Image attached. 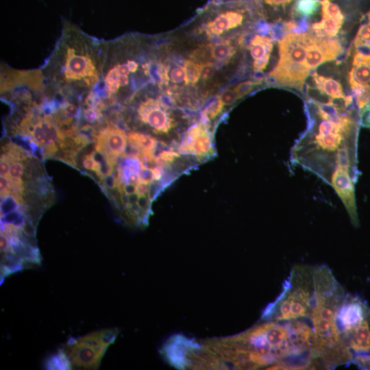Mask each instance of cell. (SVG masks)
<instances>
[{
	"instance_id": "16",
	"label": "cell",
	"mask_w": 370,
	"mask_h": 370,
	"mask_svg": "<svg viewBox=\"0 0 370 370\" xmlns=\"http://www.w3.org/2000/svg\"><path fill=\"white\" fill-rule=\"evenodd\" d=\"M343 337L353 356L356 354H370L369 307L367 308L363 319L353 328L345 332Z\"/></svg>"
},
{
	"instance_id": "9",
	"label": "cell",
	"mask_w": 370,
	"mask_h": 370,
	"mask_svg": "<svg viewBox=\"0 0 370 370\" xmlns=\"http://www.w3.org/2000/svg\"><path fill=\"white\" fill-rule=\"evenodd\" d=\"M211 127L200 121L193 124L180 136L175 148L197 164L213 158L216 149Z\"/></svg>"
},
{
	"instance_id": "1",
	"label": "cell",
	"mask_w": 370,
	"mask_h": 370,
	"mask_svg": "<svg viewBox=\"0 0 370 370\" xmlns=\"http://www.w3.org/2000/svg\"><path fill=\"white\" fill-rule=\"evenodd\" d=\"M262 321L239 334L201 343L236 369H317L311 325L304 319Z\"/></svg>"
},
{
	"instance_id": "32",
	"label": "cell",
	"mask_w": 370,
	"mask_h": 370,
	"mask_svg": "<svg viewBox=\"0 0 370 370\" xmlns=\"http://www.w3.org/2000/svg\"><path fill=\"white\" fill-rule=\"evenodd\" d=\"M84 119L89 123L101 121L103 119L102 112L93 107H86L83 111Z\"/></svg>"
},
{
	"instance_id": "41",
	"label": "cell",
	"mask_w": 370,
	"mask_h": 370,
	"mask_svg": "<svg viewBox=\"0 0 370 370\" xmlns=\"http://www.w3.org/2000/svg\"><path fill=\"white\" fill-rule=\"evenodd\" d=\"M264 3L271 6H284L293 0H262Z\"/></svg>"
},
{
	"instance_id": "14",
	"label": "cell",
	"mask_w": 370,
	"mask_h": 370,
	"mask_svg": "<svg viewBox=\"0 0 370 370\" xmlns=\"http://www.w3.org/2000/svg\"><path fill=\"white\" fill-rule=\"evenodd\" d=\"M343 51L338 40L312 35L307 47L306 65L309 70L315 69L322 63L336 59Z\"/></svg>"
},
{
	"instance_id": "42",
	"label": "cell",
	"mask_w": 370,
	"mask_h": 370,
	"mask_svg": "<svg viewBox=\"0 0 370 370\" xmlns=\"http://www.w3.org/2000/svg\"><path fill=\"white\" fill-rule=\"evenodd\" d=\"M129 66L131 73H135L139 67V64L137 61L132 59H128L125 61Z\"/></svg>"
},
{
	"instance_id": "30",
	"label": "cell",
	"mask_w": 370,
	"mask_h": 370,
	"mask_svg": "<svg viewBox=\"0 0 370 370\" xmlns=\"http://www.w3.org/2000/svg\"><path fill=\"white\" fill-rule=\"evenodd\" d=\"M24 164L21 161H14L10 164L8 175L7 177L11 181L23 183L22 181V176L24 173Z\"/></svg>"
},
{
	"instance_id": "25",
	"label": "cell",
	"mask_w": 370,
	"mask_h": 370,
	"mask_svg": "<svg viewBox=\"0 0 370 370\" xmlns=\"http://www.w3.org/2000/svg\"><path fill=\"white\" fill-rule=\"evenodd\" d=\"M319 4V0H297L294 10L299 16L308 17L317 11Z\"/></svg>"
},
{
	"instance_id": "40",
	"label": "cell",
	"mask_w": 370,
	"mask_h": 370,
	"mask_svg": "<svg viewBox=\"0 0 370 370\" xmlns=\"http://www.w3.org/2000/svg\"><path fill=\"white\" fill-rule=\"evenodd\" d=\"M256 29L261 36H265L270 34L271 25L267 23L261 22L257 25Z\"/></svg>"
},
{
	"instance_id": "39",
	"label": "cell",
	"mask_w": 370,
	"mask_h": 370,
	"mask_svg": "<svg viewBox=\"0 0 370 370\" xmlns=\"http://www.w3.org/2000/svg\"><path fill=\"white\" fill-rule=\"evenodd\" d=\"M101 183L107 188H115L116 187V175L113 171L111 174L106 176Z\"/></svg>"
},
{
	"instance_id": "29",
	"label": "cell",
	"mask_w": 370,
	"mask_h": 370,
	"mask_svg": "<svg viewBox=\"0 0 370 370\" xmlns=\"http://www.w3.org/2000/svg\"><path fill=\"white\" fill-rule=\"evenodd\" d=\"M169 77L171 82L175 85H177L186 81V73L183 65L175 63L171 70L169 67Z\"/></svg>"
},
{
	"instance_id": "5",
	"label": "cell",
	"mask_w": 370,
	"mask_h": 370,
	"mask_svg": "<svg viewBox=\"0 0 370 370\" xmlns=\"http://www.w3.org/2000/svg\"><path fill=\"white\" fill-rule=\"evenodd\" d=\"M312 34L290 33L278 40L279 61L269 73V81L301 90L310 71L306 56Z\"/></svg>"
},
{
	"instance_id": "3",
	"label": "cell",
	"mask_w": 370,
	"mask_h": 370,
	"mask_svg": "<svg viewBox=\"0 0 370 370\" xmlns=\"http://www.w3.org/2000/svg\"><path fill=\"white\" fill-rule=\"evenodd\" d=\"M314 300L309 319L314 333V351L323 369L352 362L353 354L341 334L338 308L346 295L325 264L314 268Z\"/></svg>"
},
{
	"instance_id": "34",
	"label": "cell",
	"mask_w": 370,
	"mask_h": 370,
	"mask_svg": "<svg viewBox=\"0 0 370 370\" xmlns=\"http://www.w3.org/2000/svg\"><path fill=\"white\" fill-rule=\"evenodd\" d=\"M215 65L211 62L201 64V77L204 80L211 79L215 73Z\"/></svg>"
},
{
	"instance_id": "11",
	"label": "cell",
	"mask_w": 370,
	"mask_h": 370,
	"mask_svg": "<svg viewBox=\"0 0 370 370\" xmlns=\"http://www.w3.org/2000/svg\"><path fill=\"white\" fill-rule=\"evenodd\" d=\"M219 10L214 18L201 25V29L205 31L208 37L214 41L218 40L219 35L224 31L240 26L244 20L245 11L237 8L241 6L239 1H229L217 3Z\"/></svg>"
},
{
	"instance_id": "19",
	"label": "cell",
	"mask_w": 370,
	"mask_h": 370,
	"mask_svg": "<svg viewBox=\"0 0 370 370\" xmlns=\"http://www.w3.org/2000/svg\"><path fill=\"white\" fill-rule=\"evenodd\" d=\"M312 76L316 88L321 93L329 96L331 99H341L345 104L347 95L344 94L342 86L338 81L329 77L320 75L316 72H314Z\"/></svg>"
},
{
	"instance_id": "10",
	"label": "cell",
	"mask_w": 370,
	"mask_h": 370,
	"mask_svg": "<svg viewBox=\"0 0 370 370\" xmlns=\"http://www.w3.org/2000/svg\"><path fill=\"white\" fill-rule=\"evenodd\" d=\"M349 83L360 113L370 102V54L355 50Z\"/></svg>"
},
{
	"instance_id": "6",
	"label": "cell",
	"mask_w": 370,
	"mask_h": 370,
	"mask_svg": "<svg viewBox=\"0 0 370 370\" xmlns=\"http://www.w3.org/2000/svg\"><path fill=\"white\" fill-rule=\"evenodd\" d=\"M160 353L172 367L179 369H227L229 367L202 343L182 334L171 336Z\"/></svg>"
},
{
	"instance_id": "20",
	"label": "cell",
	"mask_w": 370,
	"mask_h": 370,
	"mask_svg": "<svg viewBox=\"0 0 370 370\" xmlns=\"http://www.w3.org/2000/svg\"><path fill=\"white\" fill-rule=\"evenodd\" d=\"M344 20L322 16L319 22L312 25V29L318 37L335 36L341 29Z\"/></svg>"
},
{
	"instance_id": "4",
	"label": "cell",
	"mask_w": 370,
	"mask_h": 370,
	"mask_svg": "<svg viewBox=\"0 0 370 370\" xmlns=\"http://www.w3.org/2000/svg\"><path fill=\"white\" fill-rule=\"evenodd\" d=\"M314 268L308 264H295L284 281L281 293L263 310L261 320L309 319L314 300Z\"/></svg>"
},
{
	"instance_id": "26",
	"label": "cell",
	"mask_w": 370,
	"mask_h": 370,
	"mask_svg": "<svg viewBox=\"0 0 370 370\" xmlns=\"http://www.w3.org/2000/svg\"><path fill=\"white\" fill-rule=\"evenodd\" d=\"M321 5L322 16L344 20L345 17L337 4L330 0H322Z\"/></svg>"
},
{
	"instance_id": "7",
	"label": "cell",
	"mask_w": 370,
	"mask_h": 370,
	"mask_svg": "<svg viewBox=\"0 0 370 370\" xmlns=\"http://www.w3.org/2000/svg\"><path fill=\"white\" fill-rule=\"evenodd\" d=\"M118 333L117 328L95 330L82 336L69 339L61 349L72 369H97Z\"/></svg>"
},
{
	"instance_id": "27",
	"label": "cell",
	"mask_w": 370,
	"mask_h": 370,
	"mask_svg": "<svg viewBox=\"0 0 370 370\" xmlns=\"http://www.w3.org/2000/svg\"><path fill=\"white\" fill-rule=\"evenodd\" d=\"M211 47L212 44L201 45L191 51L189 56L193 61L199 64L209 62L212 58Z\"/></svg>"
},
{
	"instance_id": "15",
	"label": "cell",
	"mask_w": 370,
	"mask_h": 370,
	"mask_svg": "<svg viewBox=\"0 0 370 370\" xmlns=\"http://www.w3.org/2000/svg\"><path fill=\"white\" fill-rule=\"evenodd\" d=\"M368 307L360 297L346 293L337 313V323L343 336L363 319Z\"/></svg>"
},
{
	"instance_id": "35",
	"label": "cell",
	"mask_w": 370,
	"mask_h": 370,
	"mask_svg": "<svg viewBox=\"0 0 370 370\" xmlns=\"http://www.w3.org/2000/svg\"><path fill=\"white\" fill-rule=\"evenodd\" d=\"M359 118L360 125L370 129V102L359 113Z\"/></svg>"
},
{
	"instance_id": "13",
	"label": "cell",
	"mask_w": 370,
	"mask_h": 370,
	"mask_svg": "<svg viewBox=\"0 0 370 370\" xmlns=\"http://www.w3.org/2000/svg\"><path fill=\"white\" fill-rule=\"evenodd\" d=\"M351 168L336 166L329 180L334 190L342 201L352 225L357 227L359 219L356 203L354 180L351 175Z\"/></svg>"
},
{
	"instance_id": "23",
	"label": "cell",
	"mask_w": 370,
	"mask_h": 370,
	"mask_svg": "<svg viewBox=\"0 0 370 370\" xmlns=\"http://www.w3.org/2000/svg\"><path fill=\"white\" fill-rule=\"evenodd\" d=\"M47 369H71V365L62 349L50 356L45 362Z\"/></svg>"
},
{
	"instance_id": "12",
	"label": "cell",
	"mask_w": 370,
	"mask_h": 370,
	"mask_svg": "<svg viewBox=\"0 0 370 370\" xmlns=\"http://www.w3.org/2000/svg\"><path fill=\"white\" fill-rule=\"evenodd\" d=\"M97 131L95 139V150L102 153L113 165H115L127 145L125 130L116 124L107 121Z\"/></svg>"
},
{
	"instance_id": "28",
	"label": "cell",
	"mask_w": 370,
	"mask_h": 370,
	"mask_svg": "<svg viewBox=\"0 0 370 370\" xmlns=\"http://www.w3.org/2000/svg\"><path fill=\"white\" fill-rule=\"evenodd\" d=\"M21 205L23 204H21L16 198L11 194L5 197H1V216L18 209Z\"/></svg>"
},
{
	"instance_id": "24",
	"label": "cell",
	"mask_w": 370,
	"mask_h": 370,
	"mask_svg": "<svg viewBox=\"0 0 370 370\" xmlns=\"http://www.w3.org/2000/svg\"><path fill=\"white\" fill-rule=\"evenodd\" d=\"M183 66L186 73L185 85H195L201 77V64L186 60Z\"/></svg>"
},
{
	"instance_id": "36",
	"label": "cell",
	"mask_w": 370,
	"mask_h": 370,
	"mask_svg": "<svg viewBox=\"0 0 370 370\" xmlns=\"http://www.w3.org/2000/svg\"><path fill=\"white\" fill-rule=\"evenodd\" d=\"M92 153L84 155L82 160V166L87 170L94 172L97 168V162L94 159Z\"/></svg>"
},
{
	"instance_id": "8",
	"label": "cell",
	"mask_w": 370,
	"mask_h": 370,
	"mask_svg": "<svg viewBox=\"0 0 370 370\" xmlns=\"http://www.w3.org/2000/svg\"><path fill=\"white\" fill-rule=\"evenodd\" d=\"M173 110L162 104L158 96H145L136 104L132 120L138 126L146 127L159 140L175 147L171 134L177 126L178 121Z\"/></svg>"
},
{
	"instance_id": "33",
	"label": "cell",
	"mask_w": 370,
	"mask_h": 370,
	"mask_svg": "<svg viewBox=\"0 0 370 370\" xmlns=\"http://www.w3.org/2000/svg\"><path fill=\"white\" fill-rule=\"evenodd\" d=\"M219 96L224 106H231L238 99L235 91L230 88L224 90Z\"/></svg>"
},
{
	"instance_id": "2",
	"label": "cell",
	"mask_w": 370,
	"mask_h": 370,
	"mask_svg": "<svg viewBox=\"0 0 370 370\" xmlns=\"http://www.w3.org/2000/svg\"><path fill=\"white\" fill-rule=\"evenodd\" d=\"M106 49V42L66 23L43 73L62 95L92 90L101 82Z\"/></svg>"
},
{
	"instance_id": "31",
	"label": "cell",
	"mask_w": 370,
	"mask_h": 370,
	"mask_svg": "<svg viewBox=\"0 0 370 370\" xmlns=\"http://www.w3.org/2000/svg\"><path fill=\"white\" fill-rule=\"evenodd\" d=\"M261 80H247L239 83L234 88L238 99H241L248 94L252 88L257 84H260Z\"/></svg>"
},
{
	"instance_id": "38",
	"label": "cell",
	"mask_w": 370,
	"mask_h": 370,
	"mask_svg": "<svg viewBox=\"0 0 370 370\" xmlns=\"http://www.w3.org/2000/svg\"><path fill=\"white\" fill-rule=\"evenodd\" d=\"M1 197H5L10 195V181L7 176L1 175Z\"/></svg>"
},
{
	"instance_id": "22",
	"label": "cell",
	"mask_w": 370,
	"mask_h": 370,
	"mask_svg": "<svg viewBox=\"0 0 370 370\" xmlns=\"http://www.w3.org/2000/svg\"><path fill=\"white\" fill-rule=\"evenodd\" d=\"M2 153L8 155L11 163L14 161H24L32 156L28 151L12 141L1 145Z\"/></svg>"
},
{
	"instance_id": "18",
	"label": "cell",
	"mask_w": 370,
	"mask_h": 370,
	"mask_svg": "<svg viewBox=\"0 0 370 370\" xmlns=\"http://www.w3.org/2000/svg\"><path fill=\"white\" fill-rule=\"evenodd\" d=\"M341 131L331 132L327 134L317 133L312 143L313 148L323 152H336L338 149L346 144V138L351 136Z\"/></svg>"
},
{
	"instance_id": "37",
	"label": "cell",
	"mask_w": 370,
	"mask_h": 370,
	"mask_svg": "<svg viewBox=\"0 0 370 370\" xmlns=\"http://www.w3.org/2000/svg\"><path fill=\"white\" fill-rule=\"evenodd\" d=\"M11 161L6 153H1L0 173L1 175L8 176Z\"/></svg>"
},
{
	"instance_id": "17",
	"label": "cell",
	"mask_w": 370,
	"mask_h": 370,
	"mask_svg": "<svg viewBox=\"0 0 370 370\" xmlns=\"http://www.w3.org/2000/svg\"><path fill=\"white\" fill-rule=\"evenodd\" d=\"M254 59V71H262L267 66L273 49V40L261 35H255L247 47Z\"/></svg>"
},
{
	"instance_id": "21",
	"label": "cell",
	"mask_w": 370,
	"mask_h": 370,
	"mask_svg": "<svg viewBox=\"0 0 370 370\" xmlns=\"http://www.w3.org/2000/svg\"><path fill=\"white\" fill-rule=\"evenodd\" d=\"M235 53L236 49L228 40L219 41L212 44V58L218 63H227Z\"/></svg>"
}]
</instances>
